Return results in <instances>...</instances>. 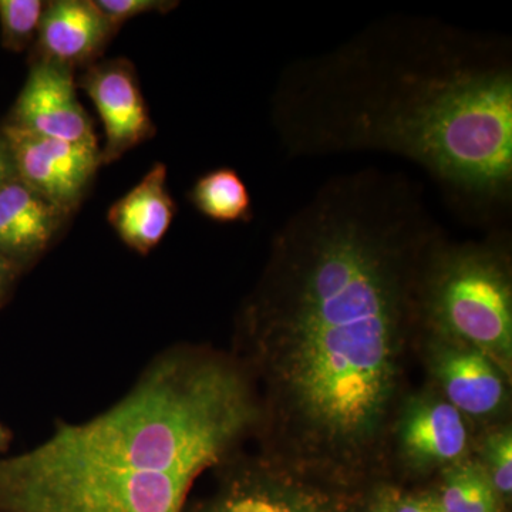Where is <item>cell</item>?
I'll use <instances>...</instances> for the list:
<instances>
[{"label": "cell", "instance_id": "obj_1", "mask_svg": "<svg viewBox=\"0 0 512 512\" xmlns=\"http://www.w3.org/2000/svg\"><path fill=\"white\" fill-rule=\"evenodd\" d=\"M443 244L416 184L380 170L332 178L279 232L248 316L313 443L356 453L382 429L404 326Z\"/></svg>", "mask_w": 512, "mask_h": 512}, {"label": "cell", "instance_id": "obj_2", "mask_svg": "<svg viewBox=\"0 0 512 512\" xmlns=\"http://www.w3.org/2000/svg\"><path fill=\"white\" fill-rule=\"evenodd\" d=\"M275 121L289 153L380 151L421 165L466 204H507L512 64L505 40L439 20H380L293 63Z\"/></svg>", "mask_w": 512, "mask_h": 512}, {"label": "cell", "instance_id": "obj_3", "mask_svg": "<svg viewBox=\"0 0 512 512\" xmlns=\"http://www.w3.org/2000/svg\"><path fill=\"white\" fill-rule=\"evenodd\" d=\"M254 417L231 367L170 357L106 413L0 461V508L183 512L191 485Z\"/></svg>", "mask_w": 512, "mask_h": 512}, {"label": "cell", "instance_id": "obj_4", "mask_svg": "<svg viewBox=\"0 0 512 512\" xmlns=\"http://www.w3.org/2000/svg\"><path fill=\"white\" fill-rule=\"evenodd\" d=\"M423 309L441 332L510 373V266L494 245L454 247L444 242L431 264Z\"/></svg>", "mask_w": 512, "mask_h": 512}, {"label": "cell", "instance_id": "obj_5", "mask_svg": "<svg viewBox=\"0 0 512 512\" xmlns=\"http://www.w3.org/2000/svg\"><path fill=\"white\" fill-rule=\"evenodd\" d=\"M0 130L19 180L72 215L99 170L100 147L37 136L8 124Z\"/></svg>", "mask_w": 512, "mask_h": 512}, {"label": "cell", "instance_id": "obj_6", "mask_svg": "<svg viewBox=\"0 0 512 512\" xmlns=\"http://www.w3.org/2000/svg\"><path fill=\"white\" fill-rule=\"evenodd\" d=\"M79 86L96 106L106 133L101 165L120 160L156 134L136 67L126 57L99 60L86 67Z\"/></svg>", "mask_w": 512, "mask_h": 512}, {"label": "cell", "instance_id": "obj_7", "mask_svg": "<svg viewBox=\"0 0 512 512\" xmlns=\"http://www.w3.org/2000/svg\"><path fill=\"white\" fill-rule=\"evenodd\" d=\"M76 86L72 70L32 60L25 86L3 124L37 136L99 146Z\"/></svg>", "mask_w": 512, "mask_h": 512}, {"label": "cell", "instance_id": "obj_8", "mask_svg": "<svg viewBox=\"0 0 512 512\" xmlns=\"http://www.w3.org/2000/svg\"><path fill=\"white\" fill-rule=\"evenodd\" d=\"M117 32L94 0H52L46 3L32 60L84 70L99 62Z\"/></svg>", "mask_w": 512, "mask_h": 512}, {"label": "cell", "instance_id": "obj_9", "mask_svg": "<svg viewBox=\"0 0 512 512\" xmlns=\"http://www.w3.org/2000/svg\"><path fill=\"white\" fill-rule=\"evenodd\" d=\"M72 215L18 177L0 187V251L19 271L39 258Z\"/></svg>", "mask_w": 512, "mask_h": 512}, {"label": "cell", "instance_id": "obj_10", "mask_svg": "<svg viewBox=\"0 0 512 512\" xmlns=\"http://www.w3.org/2000/svg\"><path fill=\"white\" fill-rule=\"evenodd\" d=\"M175 212L177 207L167 187V167L158 163L111 205L107 221L128 248L147 255L163 241Z\"/></svg>", "mask_w": 512, "mask_h": 512}, {"label": "cell", "instance_id": "obj_11", "mask_svg": "<svg viewBox=\"0 0 512 512\" xmlns=\"http://www.w3.org/2000/svg\"><path fill=\"white\" fill-rule=\"evenodd\" d=\"M403 450L420 466L451 463L467 450V427L461 413L447 402L414 403L400 430Z\"/></svg>", "mask_w": 512, "mask_h": 512}, {"label": "cell", "instance_id": "obj_12", "mask_svg": "<svg viewBox=\"0 0 512 512\" xmlns=\"http://www.w3.org/2000/svg\"><path fill=\"white\" fill-rule=\"evenodd\" d=\"M450 349L437 359L436 372L448 403L468 416L484 417L500 409L504 382L497 367L473 348Z\"/></svg>", "mask_w": 512, "mask_h": 512}, {"label": "cell", "instance_id": "obj_13", "mask_svg": "<svg viewBox=\"0 0 512 512\" xmlns=\"http://www.w3.org/2000/svg\"><path fill=\"white\" fill-rule=\"evenodd\" d=\"M200 512H338L325 495L271 477H248L225 488Z\"/></svg>", "mask_w": 512, "mask_h": 512}, {"label": "cell", "instance_id": "obj_14", "mask_svg": "<svg viewBox=\"0 0 512 512\" xmlns=\"http://www.w3.org/2000/svg\"><path fill=\"white\" fill-rule=\"evenodd\" d=\"M190 200L202 215L222 224L252 218L247 184L232 168H217L198 178L190 192Z\"/></svg>", "mask_w": 512, "mask_h": 512}, {"label": "cell", "instance_id": "obj_15", "mask_svg": "<svg viewBox=\"0 0 512 512\" xmlns=\"http://www.w3.org/2000/svg\"><path fill=\"white\" fill-rule=\"evenodd\" d=\"M437 500L443 512L500 511V495L487 471L473 463L450 468Z\"/></svg>", "mask_w": 512, "mask_h": 512}, {"label": "cell", "instance_id": "obj_16", "mask_svg": "<svg viewBox=\"0 0 512 512\" xmlns=\"http://www.w3.org/2000/svg\"><path fill=\"white\" fill-rule=\"evenodd\" d=\"M46 3L43 0H0V43L22 53L35 45Z\"/></svg>", "mask_w": 512, "mask_h": 512}, {"label": "cell", "instance_id": "obj_17", "mask_svg": "<svg viewBox=\"0 0 512 512\" xmlns=\"http://www.w3.org/2000/svg\"><path fill=\"white\" fill-rule=\"evenodd\" d=\"M487 474L497 494L510 498L512 493V433L504 429L491 434L485 441Z\"/></svg>", "mask_w": 512, "mask_h": 512}, {"label": "cell", "instance_id": "obj_18", "mask_svg": "<svg viewBox=\"0 0 512 512\" xmlns=\"http://www.w3.org/2000/svg\"><path fill=\"white\" fill-rule=\"evenodd\" d=\"M111 25L120 29L127 20L146 13H168L178 6L173 0H94Z\"/></svg>", "mask_w": 512, "mask_h": 512}, {"label": "cell", "instance_id": "obj_19", "mask_svg": "<svg viewBox=\"0 0 512 512\" xmlns=\"http://www.w3.org/2000/svg\"><path fill=\"white\" fill-rule=\"evenodd\" d=\"M390 512H443L436 495H417L399 500L386 498Z\"/></svg>", "mask_w": 512, "mask_h": 512}, {"label": "cell", "instance_id": "obj_20", "mask_svg": "<svg viewBox=\"0 0 512 512\" xmlns=\"http://www.w3.org/2000/svg\"><path fill=\"white\" fill-rule=\"evenodd\" d=\"M19 272V269L0 251V308L8 301Z\"/></svg>", "mask_w": 512, "mask_h": 512}, {"label": "cell", "instance_id": "obj_21", "mask_svg": "<svg viewBox=\"0 0 512 512\" xmlns=\"http://www.w3.org/2000/svg\"><path fill=\"white\" fill-rule=\"evenodd\" d=\"M16 177L18 175H16L15 163H13L8 141L0 130V187Z\"/></svg>", "mask_w": 512, "mask_h": 512}, {"label": "cell", "instance_id": "obj_22", "mask_svg": "<svg viewBox=\"0 0 512 512\" xmlns=\"http://www.w3.org/2000/svg\"><path fill=\"white\" fill-rule=\"evenodd\" d=\"M10 443V434L9 431L2 426L0 423V451L5 450L6 447L9 446Z\"/></svg>", "mask_w": 512, "mask_h": 512}, {"label": "cell", "instance_id": "obj_23", "mask_svg": "<svg viewBox=\"0 0 512 512\" xmlns=\"http://www.w3.org/2000/svg\"><path fill=\"white\" fill-rule=\"evenodd\" d=\"M370 512H390L389 511V505H387L386 498H383L380 503H377L375 507L372 508V511Z\"/></svg>", "mask_w": 512, "mask_h": 512}]
</instances>
